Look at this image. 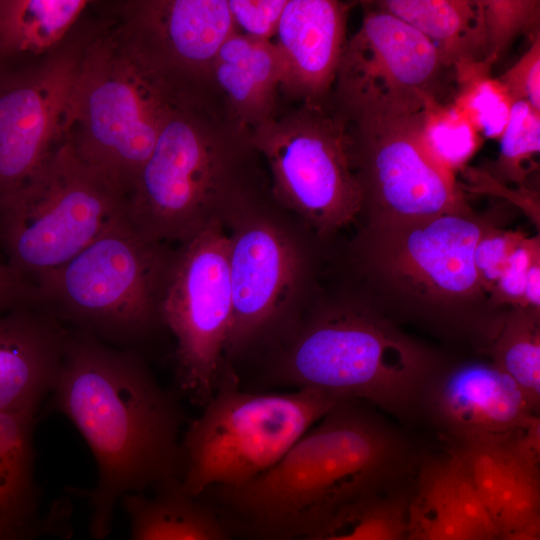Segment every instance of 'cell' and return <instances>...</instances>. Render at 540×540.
<instances>
[{"instance_id":"cell-42","label":"cell","mask_w":540,"mask_h":540,"mask_svg":"<svg viewBox=\"0 0 540 540\" xmlns=\"http://www.w3.org/2000/svg\"><path fill=\"white\" fill-rule=\"evenodd\" d=\"M9 540H36V538H33V537H22V538L9 539Z\"/></svg>"},{"instance_id":"cell-33","label":"cell","mask_w":540,"mask_h":540,"mask_svg":"<svg viewBox=\"0 0 540 540\" xmlns=\"http://www.w3.org/2000/svg\"><path fill=\"white\" fill-rule=\"evenodd\" d=\"M526 235L497 226L487 229L477 241L473 262L479 285L490 295L516 246Z\"/></svg>"},{"instance_id":"cell-29","label":"cell","mask_w":540,"mask_h":540,"mask_svg":"<svg viewBox=\"0 0 540 540\" xmlns=\"http://www.w3.org/2000/svg\"><path fill=\"white\" fill-rule=\"evenodd\" d=\"M485 60L462 61L453 66L457 84L455 106L470 120L479 135L501 137L512 100Z\"/></svg>"},{"instance_id":"cell-23","label":"cell","mask_w":540,"mask_h":540,"mask_svg":"<svg viewBox=\"0 0 540 540\" xmlns=\"http://www.w3.org/2000/svg\"><path fill=\"white\" fill-rule=\"evenodd\" d=\"M122 501L130 540H236L211 507L183 491L180 481L155 489L151 497L130 493Z\"/></svg>"},{"instance_id":"cell-21","label":"cell","mask_w":540,"mask_h":540,"mask_svg":"<svg viewBox=\"0 0 540 540\" xmlns=\"http://www.w3.org/2000/svg\"><path fill=\"white\" fill-rule=\"evenodd\" d=\"M212 84L227 114L252 130L280 108L279 63L272 41L249 38L234 31L219 48Z\"/></svg>"},{"instance_id":"cell-22","label":"cell","mask_w":540,"mask_h":540,"mask_svg":"<svg viewBox=\"0 0 540 540\" xmlns=\"http://www.w3.org/2000/svg\"><path fill=\"white\" fill-rule=\"evenodd\" d=\"M34 412H0V540L54 534L60 519L37 516L33 477Z\"/></svg>"},{"instance_id":"cell-38","label":"cell","mask_w":540,"mask_h":540,"mask_svg":"<svg viewBox=\"0 0 540 540\" xmlns=\"http://www.w3.org/2000/svg\"><path fill=\"white\" fill-rule=\"evenodd\" d=\"M35 303V288L0 260V314Z\"/></svg>"},{"instance_id":"cell-18","label":"cell","mask_w":540,"mask_h":540,"mask_svg":"<svg viewBox=\"0 0 540 540\" xmlns=\"http://www.w3.org/2000/svg\"><path fill=\"white\" fill-rule=\"evenodd\" d=\"M434 420L457 441L505 434L535 412L518 385L493 362L458 365L429 385Z\"/></svg>"},{"instance_id":"cell-17","label":"cell","mask_w":540,"mask_h":540,"mask_svg":"<svg viewBox=\"0 0 540 540\" xmlns=\"http://www.w3.org/2000/svg\"><path fill=\"white\" fill-rule=\"evenodd\" d=\"M351 7L338 0H287L272 40L280 100L312 106L331 102Z\"/></svg>"},{"instance_id":"cell-41","label":"cell","mask_w":540,"mask_h":540,"mask_svg":"<svg viewBox=\"0 0 540 540\" xmlns=\"http://www.w3.org/2000/svg\"><path fill=\"white\" fill-rule=\"evenodd\" d=\"M6 69V64L0 59V75L4 72Z\"/></svg>"},{"instance_id":"cell-1","label":"cell","mask_w":540,"mask_h":540,"mask_svg":"<svg viewBox=\"0 0 540 540\" xmlns=\"http://www.w3.org/2000/svg\"><path fill=\"white\" fill-rule=\"evenodd\" d=\"M407 446L360 400L338 401L271 468L198 498L236 540H293L401 474Z\"/></svg>"},{"instance_id":"cell-31","label":"cell","mask_w":540,"mask_h":540,"mask_svg":"<svg viewBox=\"0 0 540 540\" xmlns=\"http://www.w3.org/2000/svg\"><path fill=\"white\" fill-rule=\"evenodd\" d=\"M500 151L493 166L496 181L525 187L540 150V112L527 102L512 101L509 119L501 135Z\"/></svg>"},{"instance_id":"cell-40","label":"cell","mask_w":540,"mask_h":540,"mask_svg":"<svg viewBox=\"0 0 540 540\" xmlns=\"http://www.w3.org/2000/svg\"><path fill=\"white\" fill-rule=\"evenodd\" d=\"M498 540H540V533L513 532L500 536Z\"/></svg>"},{"instance_id":"cell-8","label":"cell","mask_w":540,"mask_h":540,"mask_svg":"<svg viewBox=\"0 0 540 540\" xmlns=\"http://www.w3.org/2000/svg\"><path fill=\"white\" fill-rule=\"evenodd\" d=\"M173 251L147 239L123 213L66 264L39 279L36 303L106 339L126 343L161 321Z\"/></svg>"},{"instance_id":"cell-13","label":"cell","mask_w":540,"mask_h":540,"mask_svg":"<svg viewBox=\"0 0 540 540\" xmlns=\"http://www.w3.org/2000/svg\"><path fill=\"white\" fill-rule=\"evenodd\" d=\"M232 312L228 235L213 222L173 251L160 308L176 339L180 387L203 405L227 371Z\"/></svg>"},{"instance_id":"cell-24","label":"cell","mask_w":540,"mask_h":540,"mask_svg":"<svg viewBox=\"0 0 540 540\" xmlns=\"http://www.w3.org/2000/svg\"><path fill=\"white\" fill-rule=\"evenodd\" d=\"M370 3L425 36L453 69L484 60L485 34L477 0H379Z\"/></svg>"},{"instance_id":"cell-2","label":"cell","mask_w":540,"mask_h":540,"mask_svg":"<svg viewBox=\"0 0 540 540\" xmlns=\"http://www.w3.org/2000/svg\"><path fill=\"white\" fill-rule=\"evenodd\" d=\"M52 391L54 407L74 423L98 465L87 495L93 538L110 533L125 495L181 481L183 414L136 354L89 335L69 338Z\"/></svg>"},{"instance_id":"cell-11","label":"cell","mask_w":540,"mask_h":540,"mask_svg":"<svg viewBox=\"0 0 540 540\" xmlns=\"http://www.w3.org/2000/svg\"><path fill=\"white\" fill-rule=\"evenodd\" d=\"M345 124L366 224L469 212L455 175L424 147L425 108L333 102Z\"/></svg>"},{"instance_id":"cell-32","label":"cell","mask_w":540,"mask_h":540,"mask_svg":"<svg viewBox=\"0 0 540 540\" xmlns=\"http://www.w3.org/2000/svg\"><path fill=\"white\" fill-rule=\"evenodd\" d=\"M485 34L484 60L492 66L520 35L539 30L538 0H477Z\"/></svg>"},{"instance_id":"cell-35","label":"cell","mask_w":540,"mask_h":540,"mask_svg":"<svg viewBox=\"0 0 540 540\" xmlns=\"http://www.w3.org/2000/svg\"><path fill=\"white\" fill-rule=\"evenodd\" d=\"M236 32L272 41L287 0H227Z\"/></svg>"},{"instance_id":"cell-4","label":"cell","mask_w":540,"mask_h":540,"mask_svg":"<svg viewBox=\"0 0 540 540\" xmlns=\"http://www.w3.org/2000/svg\"><path fill=\"white\" fill-rule=\"evenodd\" d=\"M436 370L429 349L385 319L356 308L316 319L279 363L282 379L297 388L366 401L399 416L424 398Z\"/></svg>"},{"instance_id":"cell-19","label":"cell","mask_w":540,"mask_h":540,"mask_svg":"<svg viewBox=\"0 0 540 540\" xmlns=\"http://www.w3.org/2000/svg\"><path fill=\"white\" fill-rule=\"evenodd\" d=\"M453 452L500 536L540 533L539 470L517 454L505 434L460 440Z\"/></svg>"},{"instance_id":"cell-37","label":"cell","mask_w":540,"mask_h":540,"mask_svg":"<svg viewBox=\"0 0 540 540\" xmlns=\"http://www.w3.org/2000/svg\"><path fill=\"white\" fill-rule=\"evenodd\" d=\"M537 253H540L539 236H525L513 250L502 275L489 295L495 304H509L522 308L526 275Z\"/></svg>"},{"instance_id":"cell-9","label":"cell","mask_w":540,"mask_h":540,"mask_svg":"<svg viewBox=\"0 0 540 540\" xmlns=\"http://www.w3.org/2000/svg\"><path fill=\"white\" fill-rule=\"evenodd\" d=\"M250 135L268 168L273 200L316 234H333L361 215L349 138L332 101L280 106Z\"/></svg>"},{"instance_id":"cell-30","label":"cell","mask_w":540,"mask_h":540,"mask_svg":"<svg viewBox=\"0 0 540 540\" xmlns=\"http://www.w3.org/2000/svg\"><path fill=\"white\" fill-rule=\"evenodd\" d=\"M421 136L433 160L453 175L480 145L479 133L470 120L454 104L445 105L440 100L426 107Z\"/></svg>"},{"instance_id":"cell-12","label":"cell","mask_w":540,"mask_h":540,"mask_svg":"<svg viewBox=\"0 0 540 540\" xmlns=\"http://www.w3.org/2000/svg\"><path fill=\"white\" fill-rule=\"evenodd\" d=\"M142 75L173 107L220 103L212 68L235 31L227 0H130L110 28Z\"/></svg>"},{"instance_id":"cell-26","label":"cell","mask_w":540,"mask_h":540,"mask_svg":"<svg viewBox=\"0 0 540 540\" xmlns=\"http://www.w3.org/2000/svg\"><path fill=\"white\" fill-rule=\"evenodd\" d=\"M407 527L410 540H473L458 510L448 457L421 465L409 495Z\"/></svg>"},{"instance_id":"cell-16","label":"cell","mask_w":540,"mask_h":540,"mask_svg":"<svg viewBox=\"0 0 540 540\" xmlns=\"http://www.w3.org/2000/svg\"><path fill=\"white\" fill-rule=\"evenodd\" d=\"M84 46L63 47L0 75V196L30 176L60 141Z\"/></svg>"},{"instance_id":"cell-36","label":"cell","mask_w":540,"mask_h":540,"mask_svg":"<svg viewBox=\"0 0 540 540\" xmlns=\"http://www.w3.org/2000/svg\"><path fill=\"white\" fill-rule=\"evenodd\" d=\"M529 39L526 52L497 79L512 101H525L540 112V31L530 35Z\"/></svg>"},{"instance_id":"cell-39","label":"cell","mask_w":540,"mask_h":540,"mask_svg":"<svg viewBox=\"0 0 540 540\" xmlns=\"http://www.w3.org/2000/svg\"><path fill=\"white\" fill-rule=\"evenodd\" d=\"M522 308L540 312V253L533 257L526 275Z\"/></svg>"},{"instance_id":"cell-34","label":"cell","mask_w":540,"mask_h":540,"mask_svg":"<svg viewBox=\"0 0 540 540\" xmlns=\"http://www.w3.org/2000/svg\"><path fill=\"white\" fill-rule=\"evenodd\" d=\"M448 462L458 510L472 539L498 540L500 535L464 465L454 452L448 456Z\"/></svg>"},{"instance_id":"cell-14","label":"cell","mask_w":540,"mask_h":540,"mask_svg":"<svg viewBox=\"0 0 540 540\" xmlns=\"http://www.w3.org/2000/svg\"><path fill=\"white\" fill-rule=\"evenodd\" d=\"M360 3L362 23L345 43L332 100L411 109L440 100L441 76L451 67L436 47L370 1Z\"/></svg>"},{"instance_id":"cell-6","label":"cell","mask_w":540,"mask_h":540,"mask_svg":"<svg viewBox=\"0 0 540 540\" xmlns=\"http://www.w3.org/2000/svg\"><path fill=\"white\" fill-rule=\"evenodd\" d=\"M338 401L311 388L243 391L227 370L181 440V488L197 498L211 488L249 482L275 465Z\"/></svg>"},{"instance_id":"cell-5","label":"cell","mask_w":540,"mask_h":540,"mask_svg":"<svg viewBox=\"0 0 540 540\" xmlns=\"http://www.w3.org/2000/svg\"><path fill=\"white\" fill-rule=\"evenodd\" d=\"M123 201L61 138L30 176L0 196L4 261L34 287L120 217Z\"/></svg>"},{"instance_id":"cell-3","label":"cell","mask_w":540,"mask_h":540,"mask_svg":"<svg viewBox=\"0 0 540 540\" xmlns=\"http://www.w3.org/2000/svg\"><path fill=\"white\" fill-rule=\"evenodd\" d=\"M250 133L221 105L173 107L124 196L125 219L164 244H181L213 222L226 227L265 196L264 161Z\"/></svg>"},{"instance_id":"cell-28","label":"cell","mask_w":540,"mask_h":540,"mask_svg":"<svg viewBox=\"0 0 540 540\" xmlns=\"http://www.w3.org/2000/svg\"><path fill=\"white\" fill-rule=\"evenodd\" d=\"M539 313L515 307L489 349L492 362L518 385L534 412L540 402Z\"/></svg>"},{"instance_id":"cell-7","label":"cell","mask_w":540,"mask_h":540,"mask_svg":"<svg viewBox=\"0 0 540 540\" xmlns=\"http://www.w3.org/2000/svg\"><path fill=\"white\" fill-rule=\"evenodd\" d=\"M172 108L109 29L85 42L61 138L125 196Z\"/></svg>"},{"instance_id":"cell-15","label":"cell","mask_w":540,"mask_h":540,"mask_svg":"<svg viewBox=\"0 0 540 540\" xmlns=\"http://www.w3.org/2000/svg\"><path fill=\"white\" fill-rule=\"evenodd\" d=\"M265 197L251 202L228 222V267L232 321L226 356L240 353L283 311L303 269L297 239Z\"/></svg>"},{"instance_id":"cell-27","label":"cell","mask_w":540,"mask_h":540,"mask_svg":"<svg viewBox=\"0 0 540 540\" xmlns=\"http://www.w3.org/2000/svg\"><path fill=\"white\" fill-rule=\"evenodd\" d=\"M409 494L367 495L345 506L316 530L293 540H410Z\"/></svg>"},{"instance_id":"cell-25","label":"cell","mask_w":540,"mask_h":540,"mask_svg":"<svg viewBox=\"0 0 540 540\" xmlns=\"http://www.w3.org/2000/svg\"><path fill=\"white\" fill-rule=\"evenodd\" d=\"M86 0H0V59L49 54L65 38Z\"/></svg>"},{"instance_id":"cell-10","label":"cell","mask_w":540,"mask_h":540,"mask_svg":"<svg viewBox=\"0 0 540 540\" xmlns=\"http://www.w3.org/2000/svg\"><path fill=\"white\" fill-rule=\"evenodd\" d=\"M495 222L469 212L365 224L364 266L389 296L423 313L463 312L486 294L474 268L481 235Z\"/></svg>"},{"instance_id":"cell-20","label":"cell","mask_w":540,"mask_h":540,"mask_svg":"<svg viewBox=\"0 0 540 540\" xmlns=\"http://www.w3.org/2000/svg\"><path fill=\"white\" fill-rule=\"evenodd\" d=\"M20 306L0 314V412H36L53 389L68 337Z\"/></svg>"}]
</instances>
